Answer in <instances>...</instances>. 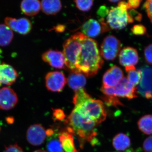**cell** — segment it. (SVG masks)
<instances>
[{"label": "cell", "instance_id": "cell-1", "mask_svg": "<svg viewBox=\"0 0 152 152\" xmlns=\"http://www.w3.org/2000/svg\"><path fill=\"white\" fill-rule=\"evenodd\" d=\"M79 35L81 48L75 64L76 69L87 77H94L102 66L103 60L96 42L82 33Z\"/></svg>", "mask_w": 152, "mask_h": 152}, {"label": "cell", "instance_id": "cell-2", "mask_svg": "<svg viewBox=\"0 0 152 152\" xmlns=\"http://www.w3.org/2000/svg\"><path fill=\"white\" fill-rule=\"evenodd\" d=\"M73 102L75 105L74 109L98 125L104 121L107 118L104 103L93 99L84 88L75 92Z\"/></svg>", "mask_w": 152, "mask_h": 152}, {"label": "cell", "instance_id": "cell-3", "mask_svg": "<svg viewBox=\"0 0 152 152\" xmlns=\"http://www.w3.org/2000/svg\"><path fill=\"white\" fill-rule=\"evenodd\" d=\"M66 122L73 131L74 134L77 136L81 146H83L86 141L95 143L96 135L95 128L98 125L95 122L82 115L75 109Z\"/></svg>", "mask_w": 152, "mask_h": 152}, {"label": "cell", "instance_id": "cell-4", "mask_svg": "<svg viewBox=\"0 0 152 152\" xmlns=\"http://www.w3.org/2000/svg\"><path fill=\"white\" fill-rule=\"evenodd\" d=\"M127 3L121 1L118 6L109 10L107 16L106 24L110 30H121L132 23L134 20L129 15Z\"/></svg>", "mask_w": 152, "mask_h": 152}, {"label": "cell", "instance_id": "cell-5", "mask_svg": "<svg viewBox=\"0 0 152 152\" xmlns=\"http://www.w3.org/2000/svg\"><path fill=\"white\" fill-rule=\"evenodd\" d=\"M81 48L79 32L76 33L66 40L63 45V54L65 66L71 72H78L75 64L78 55Z\"/></svg>", "mask_w": 152, "mask_h": 152}, {"label": "cell", "instance_id": "cell-6", "mask_svg": "<svg viewBox=\"0 0 152 152\" xmlns=\"http://www.w3.org/2000/svg\"><path fill=\"white\" fill-rule=\"evenodd\" d=\"M101 91L105 96H113L128 99L137 97L135 86H134L126 77H123L115 86L113 87L102 86Z\"/></svg>", "mask_w": 152, "mask_h": 152}, {"label": "cell", "instance_id": "cell-7", "mask_svg": "<svg viewBox=\"0 0 152 152\" xmlns=\"http://www.w3.org/2000/svg\"><path fill=\"white\" fill-rule=\"evenodd\" d=\"M121 48V44L118 39L114 36H108L101 44L100 53L107 61H113L119 54Z\"/></svg>", "mask_w": 152, "mask_h": 152}, {"label": "cell", "instance_id": "cell-8", "mask_svg": "<svg viewBox=\"0 0 152 152\" xmlns=\"http://www.w3.org/2000/svg\"><path fill=\"white\" fill-rule=\"evenodd\" d=\"M67 83V80L63 72H52L47 74L45 77V85L49 91L60 92L62 91Z\"/></svg>", "mask_w": 152, "mask_h": 152}, {"label": "cell", "instance_id": "cell-9", "mask_svg": "<svg viewBox=\"0 0 152 152\" xmlns=\"http://www.w3.org/2000/svg\"><path fill=\"white\" fill-rule=\"evenodd\" d=\"M4 22L5 25L12 31L23 35L28 34L32 28L31 23L27 18L16 19L7 17L4 19Z\"/></svg>", "mask_w": 152, "mask_h": 152}, {"label": "cell", "instance_id": "cell-10", "mask_svg": "<svg viewBox=\"0 0 152 152\" xmlns=\"http://www.w3.org/2000/svg\"><path fill=\"white\" fill-rule=\"evenodd\" d=\"M18 102V98L12 89L4 87L0 89V109L10 110L15 107Z\"/></svg>", "mask_w": 152, "mask_h": 152}, {"label": "cell", "instance_id": "cell-11", "mask_svg": "<svg viewBox=\"0 0 152 152\" xmlns=\"http://www.w3.org/2000/svg\"><path fill=\"white\" fill-rule=\"evenodd\" d=\"M46 136L45 128L39 124L31 125L27 131V140L33 146H37L42 145L45 141Z\"/></svg>", "mask_w": 152, "mask_h": 152}, {"label": "cell", "instance_id": "cell-12", "mask_svg": "<svg viewBox=\"0 0 152 152\" xmlns=\"http://www.w3.org/2000/svg\"><path fill=\"white\" fill-rule=\"evenodd\" d=\"M42 59L53 67L62 69L65 68V60L62 52L48 50L42 55Z\"/></svg>", "mask_w": 152, "mask_h": 152}, {"label": "cell", "instance_id": "cell-13", "mask_svg": "<svg viewBox=\"0 0 152 152\" xmlns=\"http://www.w3.org/2000/svg\"><path fill=\"white\" fill-rule=\"evenodd\" d=\"M18 77V74L13 67L5 63L0 64V86L12 85Z\"/></svg>", "mask_w": 152, "mask_h": 152}, {"label": "cell", "instance_id": "cell-14", "mask_svg": "<svg viewBox=\"0 0 152 152\" xmlns=\"http://www.w3.org/2000/svg\"><path fill=\"white\" fill-rule=\"evenodd\" d=\"M124 77V73L121 69L114 66L109 69L103 77V86L113 87Z\"/></svg>", "mask_w": 152, "mask_h": 152}, {"label": "cell", "instance_id": "cell-15", "mask_svg": "<svg viewBox=\"0 0 152 152\" xmlns=\"http://www.w3.org/2000/svg\"><path fill=\"white\" fill-rule=\"evenodd\" d=\"M119 57L120 64L125 67L134 66L139 61L137 51L132 47H126L123 49L120 52Z\"/></svg>", "mask_w": 152, "mask_h": 152}, {"label": "cell", "instance_id": "cell-16", "mask_svg": "<svg viewBox=\"0 0 152 152\" xmlns=\"http://www.w3.org/2000/svg\"><path fill=\"white\" fill-rule=\"evenodd\" d=\"M82 34L88 37L94 38L104 32V28L99 22L91 19L85 22L81 27Z\"/></svg>", "mask_w": 152, "mask_h": 152}, {"label": "cell", "instance_id": "cell-17", "mask_svg": "<svg viewBox=\"0 0 152 152\" xmlns=\"http://www.w3.org/2000/svg\"><path fill=\"white\" fill-rule=\"evenodd\" d=\"M73 134V131L69 127H68L66 130L60 133L59 140L64 152H79L75 145Z\"/></svg>", "mask_w": 152, "mask_h": 152}, {"label": "cell", "instance_id": "cell-18", "mask_svg": "<svg viewBox=\"0 0 152 152\" xmlns=\"http://www.w3.org/2000/svg\"><path fill=\"white\" fill-rule=\"evenodd\" d=\"M85 76L80 72H71L67 80L69 87L75 92L83 88L86 84Z\"/></svg>", "mask_w": 152, "mask_h": 152}, {"label": "cell", "instance_id": "cell-19", "mask_svg": "<svg viewBox=\"0 0 152 152\" xmlns=\"http://www.w3.org/2000/svg\"><path fill=\"white\" fill-rule=\"evenodd\" d=\"M21 11L28 16H34L39 13L41 9L40 2L37 0H24L20 4Z\"/></svg>", "mask_w": 152, "mask_h": 152}, {"label": "cell", "instance_id": "cell-20", "mask_svg": "<svg viewBox=\"0 0 152 152\" xmlns=\"http://www.w3.org/2000/svg\"><path fill=\"white\" fill-rule=\"evenodd\" d=\"M41 9L44 13L54 15L58 13L62 8V4L58 0H45L41 1Z\"/></svg>", "mask_w": 152, "mask_h": 152}, {"label": "cell", "instance_id": "cell-21", "mask_svg": "<svg viewBox=\"0 0 152 152\" xmlns=\"http://www.w3.org/2000/svg\"><path fill=\"white\" fill-rule=\"evenodd\" d=\"M113 145L114 148L117 151H124L130 147V139L126 134L119 133L113 138Z\"/></svg>", "mask_w": 152, "mask_h": 152}, {"label": "cell", "instance_id": "cell-22", "mask_svg": "<svg viewBox=\"0 0 152 152\" xmlns=\"http://www.w3.org/2000/svg\"><path fill=\"white\" fill-rule=\"evenodd\" d=\"M13 37V32L10 28L5 24H0V46L9 45Z\"/></svg>", "mask_w": 152, "mask_h": 152}, {"label": "cell", "instance_id": "cell-23", "mask_svg": "<svg viewBox=\"0 0 152 152\" xmlns=\"http://www.w3.org/2000/svg\"><path fill=\"white\" fill-rule=\"evenodd\" d=\"M125 70L127 73L128 80L134 86L140 83L141 80L142 73L141 70H138L134 66L125 67Z\"/></svg>", "mask_w": 152, "mask_h": 152}, {"label": "cell", "instance_id": "cell-24", "mask_svg": "<svg viewBox=\"0 0 152 152\" xmlns=\"http://www.w3.org/2000/svg\"><path fill=\"white\" fill-rule=\"evenodd\" d=\"M139 130L145 134H152V115L143 116L137 122Z\"/></svg>", "mask_w": 152, "mask_h": 152}, {"label": "cell", "instance_id": "cell-25", "mask_svg": "<svg viewBox=\"0 0 152 152\" xmlns=\"http://www.w3.org/2000/svg\"><path fill=\"white\" fill-rule=\"evenodd\" d=\"M47 147L48 152H63L61 142L56 139L50 140L47 144Z\"/></svg>", "mask_w": 152, "mask_h": 152}, {"label": "cell", "instance_id": "cell-26", "mask_svg": "<svg viewBox=\"0 0 152 152\" xmlns=\"http://www.w3.org/2000/svg\"><path fill=\"white\" fill-rule=\"evenodd\" d=\"M74 2L75 3L77 8L83 12L89 11L94 4V1L91 0L75 1Z\"/></svg>", "mask_w": 152, "mask_h": 152}, {"label": "cell", "instance_id": "cell-27", "mask_svg": "<svg viewBox=\"0 0 152 152\" xmlns=\"http://www.w3.org/2000/svg\"><path fill=\"white\" fill-rule=\"evenodd\" d=\"M105 103L109 106H114L117 107V106L123 105V104L117 97L113 96H105L102 97Z\"/></svg>", "mask_w": 152, "mask_h": 152}, {"label": "cell", "instance_id": "cell-28", "mask_svg": "<svg viewBox=\"0 0 152 152\" xmlns=\"http://www.w3.org/2000/svg\"><path fill=\"white\" fill-rule=\"evenodd\" d=\"M131 31L133 34L136 35H143L147 32L145 27L141 24L134 25L131 29Z\"/></svg>", "mask_w": 152, "mask_h": 152}, {"label": "cell", "instance_id": "cell-29", "mask_svg": "<svg viewBox=\"0 0 152 152\" xmlns=\"http://www.w3.org/2000/svg\"><path fill=\"white\" fill-rule=\"evenodd\" d=\"M144 54L147 62L152 64V44H150L145 48Z\"/></svg>", "mask_w": 152, "mask_h": 152}, {"label": "cell", "instance_id": "cell-30", "mask_svg": "<svg viewBox=\"0 0 152 152\" xmlns=\"http://www.w3.org/2000/svg\"><path fill=\"white\" fill-rule=\"evenodd\" d=\"M66 115L64 112L61 109H56L53 110V118L56 121H61L64 119Z\"/></svg>", "mask_w": 152, "mask_h": 152}, {"label": "cell", "instance_id": "cell-31", "mask_svg": "<svg viewBox=\"0 0 152 152\" xmlns=\"http://www.w3.org/2000/svg\"><path fill=\"white\" fill-rule=\"evenodd\" d=\"M143 148L145 152H152V136L145 140L143 143Z\"/></svg>", "mask_w": 152, "mask_h": 152}, {"label": "cell", "instance_id": "cell-32", "mask_svg": "<svg viewBox=\"0 0 152 152\" xmlns=\"http://www.w3.org/2000/svg\"><path fill=\"white\" fill-rule=\"evenodd\" d=\"M144 7L152 23V0L147 1L144 4Z\"/></svg>", "mask_w": 152, "mask_h": 152}, {"label": "cell", "instance_id": "cell-33", "mask_svg": "<svg viewBox=\"0 0 152 152\" xmlns=\"http://www.w3.org/2000/svg\"><path fill=\"white\" fill-rule=\"evenodd\" d=\"M4 152H24L23 149L18 144L10 145L9 146L6 147Z\"/></svg>", "mask_w": 152, "mask_h": 152}, {"label": "cell", "instance_id": "cell-34", "mask_svg": "<svg viewBox=\"0 0 152 152\" xmlns=\"http://www.w3.org/2000/svg\"><path fill=\"white\" fill-rule=\"evenodd\" d=\"M129 12H128L129 15L134 20L137 21H140L142 19V15L141 14L139 13L137 11L135 10L134 9H131Z\"/></svg>", "mask_w": 152, "mask_h": 152}, {"label": "cell", "instance_id": "cell-35", "mask_svg": "<svg viewBox=\"0 0 152 152\" xmlns=\"http://www.w3.org/2000/svg\"><path fill=\"white\" fill-rule=\"evenodd\" d=\"M109 12L108 8L105 6H102L98 10L97 14L98 15L101 17L100 20H104V17L107 15Z\"/></svg>", "mask_w": 152, "mask_h": 152}, {"label": "cell", "instance_id": "cell-36", "mask_svg": "<svg viewBox=\"0 0 152 152\" xmlns=\"http://www.w3.org/2000/svg\"><path fill=\"white\" fill-rule=\"evenodd\" d=\"M142 1L140 0H129L127 3L129 9H135L138 7L140 5Z\"/></svg>", "mask_w": 152, "mask_h": 152}, {"label": "cell", "instance_id": "cell-37", "mask_svg": "<svg viewBox=\"0 0 152 152\" xmlns=\"http://www.w3.org/2000/svg\"><path fill=\"white\" fill-rule=\"evenodd\" d=\"M7 123L9 124H12L14 123V118L13 117H9L6 118Z\"/></svg>", "mask_w": 152, "mask_h": 152}, {"label": "cell", "instance_id": "cell-38", "mask_svg": "<svg viewBox=\"0 0 152 152\" xmlns=\"http://www.w3.org/2000/svg\"><path fill=\"white\" fill-rule=\"evenodd\" d=\"M46 132L47 136H51L53 134L54 132L51 129H48L46 131Z\"/></svg>", "mask_w": 152, "mask_h": 152}, {"label": "cell", "instance_id": "cell-39", "mask_svg": "<svg viewBox=\"0 0 152 152\" xmlns=\"http://www.w3.org/2000/svg\"><path fill=\"white\" fill-rule=\"evenodd\" d=\"M33 152H47L46 151H44V150H36V151H34Z\"/></svg>", "mask_w": 152, "mask_h": 152}, {"label": "cell", "instance_id": "cell-40", "mask_svg": "<svg viewBox=\"0 0 152 152\" xmlns=\"http://www.w3.org/2000/svg\"><path fill=\"white\" fill-rule=\"evenodd\" d=\"M109 1L112 3H119L121 1Z\"/></svg>", "mask_w": 152, "mask_h": 152}, {"label": "cell", "instance_id": "cell-41", "mask_svg": "<svg viewBox=\"0 0 152 152\" xmlns=\"http://www.w3.org/2000/svg\"><path fill=\"white\" fill-rule=\"evenodd\" d=\"M2 51L1 50V49H0V61H1V54L2 53Z\"/></svg>", "mask_w": 152, "mask_h": 152}, {"label": "cell", "instance_id": "cell-42", "mask_svg": "<svg viewBox=\"0 0 152 152\" xmlns=\"http://www.w3.org/2000/svg\"><path fill=\"white\" fill-rule=\"evenodd\" d=\"M1 126H0V132H1Z\"/></svg>", "mask_w": 152, "mask_h": 152}]
</instances>
